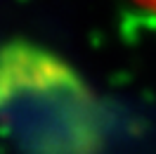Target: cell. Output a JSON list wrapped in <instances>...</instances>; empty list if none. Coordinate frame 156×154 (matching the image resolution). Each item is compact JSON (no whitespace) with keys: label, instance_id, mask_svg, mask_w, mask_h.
I'll return each mask as SVG.
<instances>
[{"label":"cell","instance_id":"1","mask_svg":"<svg viewBox=\"0 0 156 154\" xmlns=\"http://www.w3.org/2000/svg\"><path fill=\"white\" fill-rule=\"evenodd\" d=\"M135 7H140L142 12H147V14H151L156 19V0H130Z\"/></svg>","mask_w":156,"mask_h":154}]
</instances>
